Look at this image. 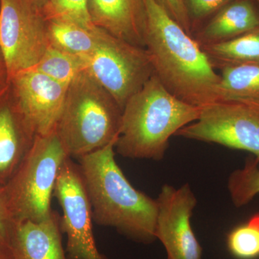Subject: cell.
<instances>
[{
    "label": "cell",
    "instance_id": "11",
    "mask_svg": "<svg viewBox=\"0 0 259 259\" xmlns=\"http://www.w3.org/2000/svg\"><path fill=\"white\" fill-rule=\"evenodd\" d=\"M10 83L19 110L35 134L46 136L55 131L69 86L32 69L18 73Z\"/></svg>",
    "mask_w": 259,
    "mask_h": 259
},
{
    "label": "cell",
    "instance_id": "10",
    "mask_svg": "<svg viewBox=\"0 0 259 259\" xmlns=\"http://www.w3.org/2000/svg\"><path fill=\"white\" fill-rule=\"evenodd\" d=\"M156 199V239L164 246L167 259L202 258V248L191 225L197 199L190 185L177 189L164 185Z\"/></svg>",
    "mask_w": 259,
    "mask_h": 259
},
{
    "label": "cell",
    "instance_id": "5",
    "mask_svg": "<svg viewBox=\"0 0 259 259\" xmlns=\"http://www.w3.org/2000/svg\"><path fill=\"white\" fill-rule=\"evenodd\" d=\"M69 158L56 131L36 136L5 196L15 223L40 222L50 217L56 180Z\"/></svg>",
    "mask_w": 259,
    "mask_h": 259
},
{
    "label": "cell",
    "instance_id": "14",
    "mask_svg": "<svg viewBox=\"0 0 259 259\" xmlns=\"http://www.w3.org/2000/svg\"><path fill=\"white\" fill-rule=\"evenodd\" d=\"M61 233V218L55 212L40 222L15 223L9 243L14 259H67Z\"/></svg>",
    "mask_w": 259,
    "mask_h": 259
},
{
    "label": "cell",
    "instance_id": "21",
    "mask_svg": "<svg viewBox=\"0 0 259 259\" xmlns=\"http://www.w3.org/2000/svg\"><path fill=\"white\" fill-rule=\"evenodd\" d=\"M227 245L232 255L239 259L259 257V213L245 224L236 227L227 238Z\"/></svg>",
    "mask_w": 259,
    "mask_h": 259
},
{
    "label": "cell",
    "instance_id": "2",
    "mask_svg": "<svg viewBox=\"0 0 259 259\" xmlns=\"http://www.w3.org/2000/svg\"><path fill=\"white\" fill-rule=\"evenodd\" d=\"M116 142L78 158L93 221L139 243H153L156 240L157 202L126 178L115 161Z\"/></svg>",
    "mask_w": 259,
    "mask_h": 259
},
{
    "label": "cell",
    "instance_id": "24",
    "mask_svg": "<svg viewBox=\"0 0 259 259\" xmlns=\"http://www.w3.org/2000/svg\"><path fill=\"white\" fill-rule=\"evenodd\" d=\"M164 8L175 21L182 27L187 33L193 35L192 23L185 0H156ZM193 36V35H192Z\"/></svg>",
    "mask_w": 259,
    "mask_h": 259
},
{
    "label": "cell",
    "instance_id": "25",
    "mask_svg": "<svg viewBox=\"0 0 259 259\" xmlns=\"http://www.w3.org/2000/svg\"><path fill=\"white\" fill-rule=\"evenodd\" d=\"M10 84L9 74L4 55L0 48V93Z\"/></svg>",
    "mask_w": 259,
    "mask_h": 259
},
{
    "label": "cell",
    "instance_id": "22",
    "mask_svg": "<svg viewBox=\"0 0 259 259\" xmlns=\"http://www.w3.org/2000/svg\"><path fill=\"white\" fill-rule=\"evenodd\" d=\"M41 13L47 21L69 20L88 29L97 28L90 18L88 0H49Z\"/></svg>",
    "mask_w": 259,
    "mask_h": 259
},
{
    "label": "cell",
    "instance_id": "13",
    "mask_svg": "<svg viewBox=\"0 0 259 259\" xmlns=\"http://www.w3.org/2000/svg\"><path fill=\"white\" fill-rule=\"evenodd\" d=\"M88 10L95 26L145 48L143 0H88Z\"/></svg>",
    "mask_w": 259,
    "mask_h": 259
},
{
    "label": "cell",
    "instance_id": "12",
    "mask_svg": "<svg viewBox=\"0 0 259 259\" xmlns=\"http://www.w3.org/2000/svg\"><path fill=\"white\" fill-rule=\"evenodd\" d=\"M37 135L19 110L10 83L0 93V178L22 163Z\"/></svg>",
    "mask_w": 259,
    "mask_h": 259
},
{
    "label": "cell",
    "instance_id": "20",
    "mask_svg": "<svg viewBox=\"0 0 259 259\" xmlns=\"http://www.w3.org/2000/svg\"><path fill=\"white\" fill-rule=\"evenodd\" d=\"M228 190L232 202L238 208L250 203L259 194V168L254 156H248L243 168L231 173Z\"/></svg>",
    "mask_w": 259,
    "mask_h": 259
},
{
    "label": "cell",
    "instance_id": "16",
    "mask_svg": "<svg viewBox=\"0 0 259 259\" xmlns=\"http://www.w3.org/2000/svg\"><path fill=\"white\" fill-rule=\"evenodd\" d=\"M201 48L214 70L259 65V29Z\"/></svg>",
    "mask_w": 259,
    "mask_h": 259
},
{
    "label": "cell",
    "instance_id": "19",
    "mask_svg": "<svg viewBox=\"0 0 259 259\" xmlns=\"http://www.w3.org/2000/svg\"><path fill=\"white\" fill-rule=\"evenodd\" d=\"M32 69L68 86L85 71L81 57L71 55L51 45Z\"/></svg>",
    "mask_w": 259,
    "mask_h": 259
},
{
    "label": "cell",
    "instance_id": "15",
    "mask_svg": "<svg viewBox=\"0 0 259 259\" xmlns=\"http://www.w3.org/2000/svg\"><path fill=\"white\" fill-rule=\"evenodd\" d=\"M259 29V7L254 0H233L201 28L194 40L200 47L241 36Z\"/></svg>",
    "mask_w": 259,
    "mask_h": 259
},
{
    "label": "cell",
    "instance_id": "1",
    "mask_svg": "<svg viewBox=\"0 0 259 259\" xmlns=\"http://www.w3.org/2000/svg\"><path fill=\"white\" fill-rule=\"evenodd\" d=\"M144 40L154 74L172 95L203 107L218 102L221 76L192 35L156 0H143Z\"/></svg>",
    "mask_w": 259,
    "mask_h": 259
},
{
    "label": "cell",
    "instance_id": "27",
    "mask_svg": "<svg viewBox=\"0 0 259 259\" xmlns=\"http://www.w3.org/2000/svg\"><path fill=\"white\" fill-rule=\"evenodd\" d=\"M29 1H30V3H32V5H34L35 8L41 11L42 8H44V5L47 4L49 0H29Z\"/></svg>",
    "mask_w": 259,
    "mask_h": 259
},
{
    "label": "cell",
    "instance_id": "9",
    "mask_svg": "<svg viewBox=\"0 0 259 259\" xmlns=\"http://www.w3.org/2000/svg\"><path fill=\"white\" fill-rule=\"evenodd\" d=\"M54 196L63 211L61 232L66 236V252L70 259H107L102 254L93 234L91 204L79 164L71 158L61 166Z\"/></svg>",
    "mask_w": 259,
    "mask_h": 259
},
{
    "label": "cell",
    "instance_id": "23",
    "mask_svg": "<svg viewBox=\"0 0 259 259\" xmlns=\"http://www.w3.org/2000/svg\"><path fill=\"white\" fill-rule=\"evenodd\" d=\"M185 1L191 23H192V19L194 20H200L210 15H214L233 0H185Z\"/></svg>",
    "mask_w": 259,
    "mask_h": 259
},
{
    "label": "cell",
    "instance_id": "18",
    "mask_svg": "<svg viewBox=\"0 0 259 259\" xmlns=\"http://www.w3.org/2000/svg\"><path fill=\"white\" fill-rule=\"evenodd\" d=\"M49 45L79 57H86L98 47L103 29H88L65 20L47 21Z\"/></svg>",
    "mask_w": 259,
    "mask_h": 259
},
{
    "label": "cell",
    "instance_id": "17",
    "mask_svg": "<svg viewBox=\"0 0 259 259\" xmlns=\"http://www.w3.org/2000/svg\"><path fill=\"white\" fill-rule=\"evenodd\" d=\"M218 102H234L259 110V65L221 70Z\"/></svg>",
    "mask_w": 259,
    "mask_h": 259
},
{
    "label": "cell",
    "instance_id": "3",
    "mask_svg": "<svg viewBox=\"0 0 259 259\" xmlns=\"http://www.w3.org/2000/svg\"><path fill=\"white\" fill-rule=\"evenodd\" d=\"M201 109L172 95L153 74L125 104L115 150L122 157L161 161L171 136L195 122Z\"/></svg>",
    "mask_w": 259,
    "mask_h": 259
},
{
    "label": "cell",
    "instance_id": "26",
    "mask_svg": "<svg viewBox=\"0 0 259 259\" xmlns=\"http://www.w3.org/2000/svg\"><path fill=\"white\" fill-rule=\"evenodd\" d=\"M0 259H14L10 245L0 240Z\"/></svg>",
    "mask_w": 259,
    "mask_h": 259
},
{
    "label": "cell",
    "instance_id": "28",
    "mask_svg": "<svg viewBox=\"0 0 259 259\" xmlns=\"http://www.w3.org/2000/svg\"><path fill=\"white\" fill-rule=\"evenodd\" d=\"M255 3H256V4L258 5L259 7V0H254Z\"/></svg>",
    "mask_w": 259,
    "mask_h": 259
},
{
    "label": "cell",
    "instance_id": "7",
    "mask_svg": "<svg viewBox=\"0 0 259 259\" xmlns=\"http://www.w3.org/2000/svg\"><path fill=\"white\" fill-rule=\"evenodd\" d=\"M49 46L47 21L29 0H0V48L10 80L32 69Z\"/></svg>",
    "mask_w": 259,
    "mask_h": 259
},
{
    "label": "cell",
    "instance_id": "6",
    "mask_svg": "<svg viewBox=\"0 0 259 259\" xmlns=\"http://www.w3.org/2000/svg\"><path fill=\"white\" fill-rule=\"evenodd\" d=\"M81 59L85 71L115 98L122 110L130 98L154 74L145 48L130 44L105 30L97 49Z\"/></svg>",
    "mask_w": 259,
    "mask_h": 259
},
{
    "label": "cell",
    "instance_id": "8",
    "mask_svg": "<svg viewBox=\"0 0 259 259\" xmlns=\"http://www.w3.org/2000/svg\"><path fill=\"white\" fill-rule=\"evenodd\" d=\"M175 136L248 151L259 168V110L252 107L234 102L209 104L202 107L195 122Z\"/></svg>",
    "mask_w": 259,
    "mask_h": 259
},
{
    "label": "cell",
    "instance_id": "4",
    "mask_svg": "<svg viewBox=\"0 0 259 259\" xmlns=\"http://www.w3.org/2000/svg\"><path fill=\"white\" fill-rule=\"evenodd\" d=\"M122 109L88 71L69 83L56 131L69 158H79L117 141Z\"/></svg>",
    "mask_w": 259,
    "mask_h": 259
}]
</instances>
